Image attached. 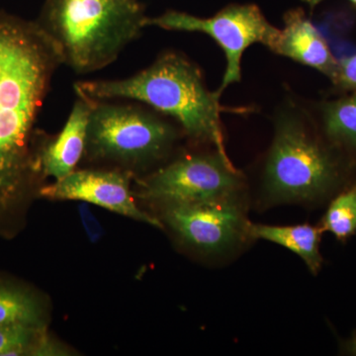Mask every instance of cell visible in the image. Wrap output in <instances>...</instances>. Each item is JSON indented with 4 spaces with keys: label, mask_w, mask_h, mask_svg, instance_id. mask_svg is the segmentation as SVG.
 <instances>
[{
    "label": "cell",
    "mask_w": 356,
    "mask_h": 356,
    "mask_svg": "<svg viewBox=\"0 0 356 356\" xmlns=\"http://www.w3.org/2000/svg\"><path fill=\"white\" fill-rule=\"evenodd\" d=\"M60 65L35 21L0 11V216L41 175L33 149L35 125Z\"/></svg>",
    "instance_id": "6da1fadb"
},
{
    "label": "cell",
    "mask_w": 356,
    "mask_h": 356,
    "mask_svg": "<svg viewBox=\"0 0 356 356\" xmlns=\"http://www.w3.org/2000/svg\"><path fill=\"white\" fill-rule=\"evenodd\" d=\"M273 129L262 172L266 205L321 202L348 182L355 161L325 139L311 110L286 98Z\"/></svg>",
    "instance_id": "7a4b0ae2"
},
{
    "label": "cell",
    "mask_w": 356,
    "mask_h": 356,
    "mask_svg": "<svg viewBox=\"0 0 356 356\" xmlns=\"http://www.w3.org/2000/svg\"><path fill=\"white\" fill-rule=\"evenodd\" d=\"M76 92L93 99H129L147 104L177 122L194 144L225 149L218 91L209 90L200 69L177 51H165L132 76L79 81Z\"/></svg>",
    "instance_id": "3957f363"
},
{
    "label": "cell",
    "mask_w": 356,
    "mask_h": 356,
    "mask_svg": "<svg viewBox=\"0 0 356 356\" xmlns=\"http://www.w3.org/2000/svg\"><path fill=\"white\" fill-rule=\"evenodd\" d=\"M147 16L137 0H46L35 22L77 74L104 69L139 38Z\"/></svg>",
    "instance_id": "277c9868"
},
{
    "label": "cell",
    "mask_w": 356,
    "mask_h": 356,
    "mask_svg": "<svg viewBox=\"0 0 356 356\" xmlns=\"http://www.w3.org/2000/svg\"><path fill=\"white\" fill-rule=\"evenodd\" d=\"M178 138L177 125L156 110L91 98L83 156L132 172L168 159Z\"/></svg>",
    "instance_id": "5b68a950"
},
{
    "label": "cell",
    "mask_w": 356,
    "mask_h": 356,
    "mask_svg": "<svg viewBox=\"0 0 356 356\" xmlns=\"http://www.w3.org/2000/svg\"><path fill=\"white\" fill-rule=\"evenodd\" d=\"M245 177L216 149L185 154L138 180L139 198L161 206L245 195Z\"/></svg>",
    "instance_id": "8992f818"
},
{
    "label": "cell",
    "mask_w": 356,
    "mask_h": 356,
    "mask_svg": "<svg viewBox=\"0 0 356 356\" xmlns=\"http://www.w3.org/2000/svg\"><path fill=\"white\" fill-rule=\"evenodd\" d=\"M147 26L168 31L203 33L215 40L227 60L222 84L217 90L221 95L228 86L240 83L245 51L252 44H261L273 51L280 35V29L271 24L255 4H229L208 18L168 10L156 17H147Z\"/></svg>",
    "instance_id": "52a82bcc"
},
{
    "label": "cell",
    "mask_w": 356,
    "mask_h": 356,
    "mask_svg": "<svg viewBox=\"0 0 356 356\" xmlns=\"http://www.w3.org/2000/svg\"><path fill=\"white\" fill-rule=\"evenodd\" d=\"M243 196L163 206V219L187 247L225 257L252 240Z\"/></svg>",
    "instance_id": "ba28073f"
},
{
    "label": "cell",
    "mask_w": 356,
    "mask_h": 356,
    "mask_svg": "<svg viewBox=\"0 0 356 356\" xmlns=\"http://www.w3.org/2000/svg\"><path fill=\"white\" fill-rule=\"evenodd\" d=\"M133 172L128 170H74L62 179L40 189V196L50 200H74L95 204L116 214L163 229L158 218L144 212L131 191Z\"/></svg>",
    "instance_id": "9c48e42d"
},
{
    "label": "cell",
    "mask_w": 356,
    "mask_h": 356,
    "mask_svg": "<svg viewBox=\"0 0 356 356\" xmlns=\"http://www.w3.org/2000/svg\"><path fill=\"white\" fill-rule=\"evenodd\" d=\"M69 118L60 133L37 151L40 175L60 180L76 170L84 156L91 98L76 92Z\"/></svg>",
    "instance_id": "30bf717a"
},
{
    "label": "cell",
    "mask_w": 356,
    "mask_h": 356,
    "mask_svg": "<svg viewBox=\"0 0 356 356\" xmlns=\"http://www.w3.org/2000/svg\"><path fill=\"white\" fill-rule=\"evenodd\" d=\"M283 21L284 28L280 29L273 53L318 70L332 81L339 58L334 57L318 28L301 8L288 10Z\"/></svg>",
    "instance_id": "8fae6325"
},
{
    "label": "cell",
    "mask_w": 356,
    "mask_h": 356,
    "mask_svg": "<svg viewBox=\"0 0 356 356\" xmlns=\"http://www.w3.org/2000/svg\"><path fill=\"white\" fill-rule=\"evenodd\" d=\"M312 113L325 139L356 163V92L318 103Z\"/></svg>",
    "instance_id": "7c38bea8"
},
{
    "label": "cell",
    "mask_w": 356,
    "mask_h": 356,
    "mask_svg": "<svg viewBox=\"0 0 356 356\" xmlns=\"http://www.w3.org/2000/svg\"><path fill=\"white\" fill-rule=\"evenodd\" d=\"M248 232L252 240H264L281 245L298 255L312 274L320 273L324 262L320 250L324 231L321 227L310 224L273 226L250 222Z\"/></svg>",
    "instance_id": "4fadbf2b"
},
{
    "label": "cell",
    "mask_w": 356,
    "mask_h": 356,
    "mask_svg": "<svg viewBox=\"0 0 356 356\" xmlns=\"http://www.w3.org/2000/svg\"><path fill=\"white\" fill-rule=\"evenodd\" d=\"M43 316L38 300L31 293L0 281V325L44 327Z\"/></svg>",
    "instance_id": "5bb4252c"
},
{
    "label": "cell",
    "mask_w": 356,
    "mask_h": 356,
    "mask_svg": "<svg viewBox=\"0 0 356 356\" xmlns=\"http://www.w3.org/2000/svg\"><path fill=\"white\" fill-rule=\"evenodd\" d=\"M320 227L339 242L356 236V181L332 199Z\"/></svg>",
    "instance_id": "9a60e30c"
},
{
    "label": "cell",
    "mask_w": 356,
    "mask_h": 356,
    "mask_svg": "<svg viewBox=\"0 0 356 356\" xmlns=\"http://www.w3.org/2000/svg\"><path fill=\"white\" fill-rule=\"evenodd\" d=\"M44 327L25 324L0 325V356L31 355Z\"/></svg>",
    "instance_id": "2e32d148"
},
{
    "label": "cell",
    "mask_w": 356,
    "mask_h": 356,
    "mask_svg": "<svg viewBox=\"0 0 356 356\" xmlns=\"http://www.w3.org/2000/svg\"><path fill=\"white\" fill-rule=\"evenodd\" d=\"M331 83L339 92H356V54L339 60L336 76Z\"/></svg>",
    "instance_id": "e0dca14e"
},
{
    "label": "cell",
    "mask_w": 356,
    "mask_h": 356,
    "mask_svg": "<svg viewBox=\"0 0 356 356\" xmlns=\"http://www.w3.org/2000/svg\"><path fill=\"white\" fill-rule=\"evenodd\" d=\"M79 216L84 231L91 243L99 242L103 236V228L99 221L96 219L95 214L88 207V203L83 202L79 207Z\"/></svg>",
    "instance_id": "ac0fdd59"
},
{
    "label": "cell",
    "mask_w": 356,
    "mask_h": 356,
    "mask_svg": "<svg viewBox=\"0 0 356 356\" xmlns=\"http://www.w3.org/2000/svg\"><path fill=\"white\" fill-rule=\"evenodd\" d=\"M344 348H346V353H348V355H356V332L346 343Z\"/></svg>",
    "instance_id": "d6986e66"
},
{
    "label": "cell",
    "mask_w": 356,
    "mask_h": 356,
    "mask_svg": "<svg viewBox=\"0 0 356 356\" xmlns=\"http://www.w3.org/2000/svg\"><path fill=\"white\" fill-rule=\"evenodd\" d=\"M304 3H306L307 6H310L312 10L315 8L316 6H318V4L322 3L324 0H302ZM353 6L356 7V0H348Z\"/></svg>",
    "instance_id": "ffe728a7"
}]
</instances>
